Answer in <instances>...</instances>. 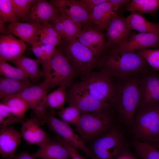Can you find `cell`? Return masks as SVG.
<instances>
[{
  "label": "cell",
  "mask_w": 159,
  "mask_h": 159,
  "mask_svg": "<svg viewBox=\"0 0 159 159\" xmlns=\"http://www.w3.org/2000/svg\"><path fill=\"white\" fill-rule=\"evenodd\" d=\"M99 59L98 66L116 78L142 75L152 69L136 51L113 53L106 51Z\"/></svg>",
  "instance_id": "1"
},
{
  "label": "cell",
  "mask_w": 159,
  "mask_h": 159,
  "mask_svg": "<svg viewBox=\"0 0 159 159\" xmlns=\"http://www.w3.org/2000/svg\"><path fill=\"white\" fill-rule=\"evenodd\" d=\"M20 133L13 127H5L0 130V154L3 158L10 159L14 155L21 142Z\"/></svg>",
  "instance_id": "20"
},
{
  "label": "cell",
  "mask_w": 159,
  "mask_h": 159,
  "mask_svg": "<svg viewBox=\"0 0 159 159\" xmlns=\"http://www.w3.org/2000/svg\"><path fill=\"white\" fill-rule=\"evenodd\" d=\"M148 144L155 149L159 150V138L153 142Z\"/></svg>",
  "instance_id": "48"
},
{
  "label": "cell",
  "mask_w": 159,
  "mask_h": 159,
  "mask_svg": "<svg viewBox=\"0 0 159 159\" xmlns=\"http://www.w3.org/2000/svg\"><path fill=\"white\" fill-rule=\"evenodd\" d=\"M39 45L42 48L44 54V61L42 65L43 69L51 60L56 47L48 44H41Z\"/></svg>",
  "instance_id": "39"
},
{
  "label": "cell",
  "mask_w": 159,
  "mask_h": 159,
  "mask_svg": "<svg viewBox=\"0 0 159 159\" xmlns=\"http://www.w3.org/2000/svg\"><path fill=\"white\" fill-rule=\"evenodd\" d=\"M62 41V38L49 36L41 33L38 42L35 44H48L56 47L60 44Z\"/></svg>",
  "instance_id": "38"
},
{
  "label": "cell",
  "mask_w": 159,
  "mask_h": 159,
  "mask_svg": "<svg viewBox=\"0 0 159 159\" xmlns=\"http://www.w3.org/2000/svg\"><path fill=\"white\" fill-rule=\"evenodd\" d=\"M26 45L10 33L0 37V61H11L23 55Z\"/></svg>",
  "instance_id": "18"
},
{
  "label": "cell",
  "mask_w": 159,
  "mask_h": 159,
  "mask_svg": "<svg viewBox=\"0 0 159 159\" xmlns=\"http://www.w3.org/2000/svg\"><path fill=\"white\" fill-rule=\"evenodd\" d=\"M49 86V81L45 79L43 82L27 87L16 94L26 102L34 111L47 95Z\"/></svg>",
  "instance_id": "21"
},
{
  "label": "cell",
  "mask_w": 159,
  "mask_h": 159,
  "mask_svg": "<svg viewBox=\"0 0 159 159\" xmlns=\"http://www.w3.org/2000/svg\"><path fill=\"white\" fill-rule=\"evenodd\" d=\"M49 1L57 8L60 13L84 28L91 27L95 24L90 14L78 0H54Z\"/></svg>",
  "instance_id": "12"
},
{
  "label": "cell",
  "mask_w": 159,
  "mask_h": 159,
  "mask_svg": "<svg viewBox=\"0 0 159 159\" xmlns=\"http://www.w3.org/2000/svg\"><path fill=\"white\" fill-rule=\"evenodd\" d=\"M130 1L129 0H108V2L113 5L117 10L124 6L126 7Z\"/></svg>",
  "instance_id": "45"
},
{
  "label": "cell",
  "mask_w": 159,
  "mask_h": 159,
  "mask_svg": "<svg viewBox=\"0 0 159 159\" xmlns=\"http://www.w3.org/2000/svg\"><path fill=\"white\" fill-rule=\"evenodd\" d=\"M141 75L116 78L114 94L110 103L123 121L129 126L133 123L139 102V80Z\"/></svg>",
  "instance_id": "2"
},
{
  "label": "cell",
  "mask_w": 159,
  "mask_h": 159,
  "mask_svg": "<svg viewBox=\"0 0 159 159\" xmlns=\"http://www.w3.org/2000/svg\"><path fill=\"white\" fill-rule=\"evenodd\" d=\"M55 140L62 144L67 149L71 159H85L77 151L76 148L67 143L63 138L58 135L55 136Z\"/></svg>",
  "instance_id": "37"
},
{
  "label": "cell",
  "mask_w": 159,
  "mask_h": 159,
  "mask_svg": "<svg viewBox=\"0 0 159 159\" xmlns=\"http://www.w3.org/2000/svg\"><path fill=\"white\" fill-rule=\"evenodd\" d=\"M159 9V0H132L125 11L147 13L154 16Z\"/></svg>",
  "instance_id": "28"
},
{
  "label": "cell",
  "mask_w": 159,
  "mask_h": 159,
  "mask_svg": "<svg viewBox=\"0 0 159 159\" xmlns=\"http://www.w3.org/2000/svg\"><path fill=\"white\" fill-rule=\"evenodd\" d=\"M32 51L41 62V64L42 65L44 63V55L43 51L39 45L34 44L32 46Z\"/></svg>",
  "instance_id": "44"
},
{
  "label": "cell",
  "mask_w": 159,
  "mask_h": 159,
  "mask_svg": "<svg viewBox=\"0 0 159 159\" xmlns=\"http://www.w3.org/2000/svg\"><path fill=\"white\" fill-rule=\"evenodd\" d=\"M117 9L108 2V0L96 6L91 15L97 30L102 32L106 29L112 18L116 13Z\"/></svg>",
  "instance_id": "23"
},
{
  "label": "cell",
  "mask_w": 159,
  "mask_h": 159,
  "mask_svg": "<svg viewBox=\"0 0 159 159\" xmlns=\"http://www.w3.org/2000/svg\"><path fill=\"white\" fill-rule=\"evenodd\" d=\"M60 13L67 41L77 39L78 34L82 29V26L66 17L60 12Z\"/></svg>",
  "instance_id": "35"
},
{
  "label": "cell",
  "mask_w": 159,
  "mask_h": 159,
  "mask_svg": "<svg viewBox=\"0 0 159 159\" xmlns=\"http://www.w3.org/2000/svg\"><path fill=\"white\" fill-rule=\"evenodd\" d=\"M16 16L11 0H0V32L1 34L7 33L4 25L6 22L10 23L18 22Z\"/></svg>",
  "instance_id": "29"
},
{
  "label": "cell",
  "mask_w": 159,
  "mask_h": 159,
  "mask_svg": "<svg viewBox=\"0 0 159 159\" xmlns=\"http://www.w3.org/2000/svg\"><path fill=\"white\" fill-rule=\"evenodd\" d=\"M44 122L43 120L37 116L27 119L22 123L21 134L27 144L40 147L51 139L48 134L40 127Z\"/></svg>",
  "instance_id": "15"
},
{
  "label": "cell",
  "mask_w": 159,
  "mask_h": 159,
  "mask_svg": "<svg viewBox=\"0 0 159 159\" xmlns=\"http://www.w3.org/2000/svg\"><path fill=\"white\" fill-rule=\"evenodd\" d=\"M12 114L10 107L6 104L1 102L0 104V121Z\"/></svg>",
  "instance_id": "43"
},
{
  "label": "cell",
  "mask_w": 159,
  "mask_h": 159,
  "mask_svg": "<svg viewBox=\"0 0 159 159\" xmlns=\"http://www.w3.org/2000/svg\"><path fill=\"white\" fill-rule=\"evenodd\" d=\"M50 22L57 32L61 37L62 39L64 41H67L64 32V25L60 12L58 15Z\"/></svg>",
  "instance_id": "40"
},
{
  "label": "cell",
  "mask_w": 159,
  "mask_h": 159,
  "mask_svg": "<svg viewBox=\"0 0 159 159\" xmlns=\"http://www.w3.org/2000/svg\"><path fill=\"white\" fill-rule=\"evenodd\" d=\"M31 85L29 80H18L1 77L0 78V100L1 101L7 97L18 93Z\"/></svg>",
  "instance_id": "26"
},
{
  "label": "cell",
  "mask_w": 159,
  "mask_h": 159,
  "mask_svg": "<svg viewBox=\"0 0 159 159\" xmlns=\"http://www.w3.org/2000/svg\"><path fill=\"white\" fill-rule=\"evenodd\" d=\"M107 110L81 112L75 126L76 130L85 143L104 135L113 127L112 118Z\"/></svg>",
  "instance_id": "4"
},
{
  "label": "cell",
  "mask_w": 159,
  "mask_h": 159,
  "mask_svg": "<svg viewBox=\"0 0 159 159\" xmlns=\"http://www.w3.org/2000/svg\"><path fill=\"white\" fill-rule=\"evenodd\" d=\"M128 26L131 30H134L140 33L155 34L159 35V22L153 23L148 20L142 14L131 12L126 17Z\"/></svg>",
  "instance_id": "25"
},
{
  "label": "cell",
  "mask_w": 159,
  "mask_h": 159,
  "mask_svg": "<svg viewBox=\"0 0 159 159\" xmlns=\"http://www.w3.org/2000/svg\"><path fill=\"white\" fill-rule=\"evenodd\" d=\"M152 48L159 49V35L153 33L132 34L122 44L107 51L113 53L135 51Z\"/></svg>",
  "instance_id": "14"
},
{
  "label": "cell",
  "mask_w": 159,
  "mask_h": 159,
  "mask_svg": "<svg viewBox=\"0 0 159 159\" xmlns=\"http://www.w3.org/2000/svg\"><path fill=\"white\" fill-rule=\"evenodd\" d=\"M66 100L69 105L76 107L81 112L106 110L112 107L110 103L93 97L80 83L72 84L69 87L67 91Z\"/></svg>",
  "instance_id": "10"
},
{
  "label": "cell",
  "mask_w": 159,
  "mask_h": 159,
  "mask_svg": "<svg viewBox=\"0 0 159 159\" xmlns=\"http://www.w3.org/2000/svg\"><path fill=\"white\" fill-rule=\"evenodd\" d=\"M31 155L34 159H71L67 148L59 142L51 139Z\"/></svg>",
  "instance_id": "22"
},
{
  "label": "cell",
  "mask_w": 159,
  "mask_h": 159,
  "mask_svg": "<svg viewBox=\"0 0 159 159\" xmlns=\"http://www.w3.org/2000/svg\"><path fill=\"white\" fill-rule=\"evenodd\" d=\"M10 159H34L26 151L21 152L17 155H14L13 157Z\"/></svg>",
  "instance_id": "47"
},
{
  "label": "cell",
  "mask_w": 159,
  "mask_h": 159,
  "mask_svg": "<svg viewBox=\"0 0 159 159\" xmlns=\"http://www.w3.org/2000/svg\"><path fill=\"white\" fill-rule=\"evenodd\" d=\"M39 0H11L15 14L19 20L23 18Z\"/></svg>",
  "instance_id": "34"
},
{
  "label": "cell",
  "mask_w": 159,
  "mask_h": 159,
  "mask_svg": "<svg viewBox=\"0 0 159 159\" xmlns=\"http://www.w3.org/2000/svg\"><path fill=\"white\" fill-rule=\"evenodd\" d=\"M107 1V0H78V2L87 9L90 14L92 10L96 6Z\"/></svg>",
  "instance_id": "42"
},
{
  "label": "cell",
  "mask_w": 159,
  "mask_h": 159,
  "mask_svg": "<svg viewBox=\"0 0 159 159\" xmlns=\"http://www.w3.org/2000/svg\"><path fill=\"white\" fill-rule=\"evenodd\" d=\"M139 83L140 100L137 110L159 105V73L152 69L141 75Z\"/></svg>",
  "instance_id": "11"
},
{
  "label": "cell",
  "mask_w": 159,
  "mask_h": 159,
  "mask_svg": "<svg viewBox=\"0 0 159 159\" xmlns=\"http://www.w3.org/2000/svg\"><path fill=\"white\" fill-rule=\"evenodd\" d=\"M106 29L105 36L107 50L122 44L132 34L126 18L117 13L112 18Z\"/></svg>",
  "instance_id": "13"
},
{
  "label": "cell",
  "mask_w": 159,
  "mask_h": 159,
  "mask_svg": "<svg viewBox=\"0 0 159 159\" xmlns=\"http://www.w3.org/2000/svg\"><path fill=\"white\" fill-rule=\"evenodd\" d=\"M0 74L2 76L9 78L29 80L28 75L23 70L11 65L6 61H0Z\"/></svg>",
  "instance_id": "32"
},
{
  "label": "cell",
  "mask_w": 159,
  "mask_h": 159,
  "mask_svg": "<svg viewBox=\"0 0 159 159\" xmlns=\"http://www.w3.org/2000/svg\"><path fill=\"white\" fill-rule=\"evenodd\" d=\"M77 39L97 57L103 54L107 50L105 34L97 29L91 27L84 28Z\"/></svg>",
  "instance_id": "17"
},
{
  "label": "cell",
  "mask_w": 159,
  "mask_h": 159,
  "mask_svg": "<svg viewBox=\"0 0 159 159\" xmlns=\"http://www.w3.org/2000/svg\"><path fill=\"white\" fill-rule=\"evenodd\" d=\"M1 102L10 107L12 114L21 118L24 117L25 113L30 108L26 102L16 94L7 97Z\"/></svg>",
  "instance_id": "30"
},
{
  "label": "cell",
  "mask_w": 159,
  "mask_h": 159,
  "mask_svg": "<svg viewBox=\"0 0 159 159\" xmlns=\"http://www.w3.org/2000/svg\"><path fill=\"white\" fill-rule=\"evenodd\" d=\"M58 48L63 53L74 69L75 74L82 81L98 66L97 57L77 39L62 41Z\"/></svg>",
  "instance_id": "3"
},
{
  "label": "cell",
  "mask_w": 159,
  "mask_h": 159,
  "mask_svg": "<svg viewBox=\"0 0 159 159\" xmlns=\"http://www.w3.org/2000/svg\"><path fill=\"white\" fill-rule=\"evenodd\" d=\"M80 83L93 97L110 103L114 93L115 82L113 77L108 73L103 70L92 72Z\"/></svg>",
  "instance_id": "8"
},
{
  "label": "cell",
  "mask_w": 159,
  "mask_h": 159,
  "mask_svg": "<svg viewBox=\"0 0 159 159\" xmlns=\"http://www.w3.org/2000/svg\"><path fill=\"white\" fill-rule=\"evenodd\" d=\"M91 141L88 148L95 159H115L127 148L126 142L122 132L115 127L106 134Z\"/></svg>",
  "instance_id": "6"
},
{
  "label": "cell",
  "mask_w": 159,
  "mask_h": 159,
  "mask_svg": "<svg viewBox=\"0 0 159 159\" xmlns=\"http://www.w3.org/2000/svg\"><path fill=\"white\" fill-rule=\"evenodd\" d=\"M132 144L136 154L141 159H159V150L148 143L136 140Z\"/></svg>",
  "instance_id": "31"
},
{
  "label": "cell",
  "mask_w": 159,
  "mask_h": 159,
  "mask_svg": "<svg viewBox=\"0 0 159 159\" xmlns=\"http://www.w3.org/2000/svg\"><path fill=\"white\" fill-rule=\"evenodd\" d=\"M131 132L136 140L151 143L159 138V105L137 110Z\"/></svg>",
  "instance_id": "5"
},
{
  "label": "cell",
  "mask_w": 159,
  "mask_h": 159,
  "mask_svg": "<svg viewBox=\"0 0 159 159\" xmlns=\"http://www.w3.org/2000/svg\"><path fill=\"white\" fill-rule=\"evenodd\" d=\"M42 71L43 77L49 81V89L57 86L69 87L75 75L69 61L58 48H56L51 60Z\"/></svg>",
  "instance_id": "7"
},
{
  "label": "cell",
  "mask_w": 159,
  "mask_h": 159,
  "mask_svg": "<svg viewBox=\"0 0 159 159\" xmlns=\"http://www.w3.org/2000/svg\"><path fill=\"white\" fill-rule=\"evenodd\" d=\"M67 88L64 86H59L47 95L41 103V107L44 109L47 107L60 110L62 108L66 100Z\"/></svg>",
  "instance_id": "27"
},
{
  "label": "cell",
  "mask_w": 159,
  "mask_h": 159,
  "mask_svg": "<svg viewBox=\"0 0 159 159\" xmlns=\"http://www.w3.org/2000/svg\"><path fill=\"white\" fill-rule=\"evenodd\" d=\"M81 113V112L78 108L69 105L61 109L58 112V115L63 122L76 125L80 118Z\"/></svg>",
  "instance_id": "33"
},
{
  "label": "cell",
  "mask_w": 159,
  "mask_h": 159,
  "mask_svg": "<svg viewBox=\"0 0 159 159\" xmlns=\"http://www.w3.org/2000/svg\"><path fill=\"white\" fill-rule=\"evenodd\" d=\"M59 13L58 9L49 1L39 0L21 20L26 22L42 24L51 22Z\"/></svg>",
  "instance_id": "16"
},
{
  "label": "cell",
  "mask_w": 159,
  "mask_h": 159,
  "mask_svg": "<svg viewBox=\"0 0 159 159\" xmlns=\"http://www.w3.org/2000/svg\"><path fill=\"white\" fill-rule=\"evenodd\" d=\"M145 60L150 67L159 71V49H147L136 51Z\"/></svg>",
  "instance_id": "36"
},
{
  "label": "cell",
  "mask_w": 159,
  "mask_h": 159,
  "mask_svg": "<svg viewBox=\"0 0 159 159\" xmlns=\"http://www.w3.org/2000/svg\"><path fill=\"white\" fill-rule=\"evenodd\" d=\"M115 159H138L127 148L123 150Z\"/></svg>",
  "instance_id": "46"
},
{
  "label": "cell",
  "mask_w": 159,
  "mask_h": 159,
  "mask_svg": "<svg viewBox=\"0 0 159 159\" xmlns=\"http://www.w3.org/2000/svg\"><path fill=\"white\" fill-rule=\"evenodd\" d=\"M16 67L23 70L32 83H37L42 77L43 72L39 69L40 62L23 55L11 61Z\"/></svg>",
  "instance_id": "24"
},
{
  "label": "cell",
  "mask_w": 159,
  "mask_h": 159,
  "mask_svg": "<svg viewBox=\"0 0 159 159\" xmlns=\"http://www.w3.org/2000/svg\"><path fill=\"white\" fill-rule=\"evenodd\" d=\"M37 116L44 121L50 129L56 133L70 145L76 149H81L88 157L95 159L93 155L84 142L69 124L57 118L46 110L40 111Z\"/></svg>",
  "instance_id": "9"
},
{
  "label": "cell",
  "mask_w": 159,
  "mask_h": 159,
  "mask_svg": "<svg viewBox=\"0 0 159 159\" xmlns=\"http://www.w3.org/2000/svg\"><path fill=\"white\" fill-rule=\"evenodd\" d=\"M6 28L7 33L13 34L32 46L39 40L42 26L41 24L18 22L10 23Z\"/></svg>",
  "instance_id": "19"
},
{
  "label": "cell",
  "mask_w": 159,
  "mask_h": 159,
  "mask_svg": "<svg viewBox=\"0 0 159 159\" xmlns=\"http://www.w3.org/2000/svg\"><path fill=\"white\" fill-rule=\"evenodd\" d=\"M42 34L47 36L62 38L55 30L50 22L48 21L41 24Z\"/></svg>",
  "instance_id": "41"
}]
</instances>
